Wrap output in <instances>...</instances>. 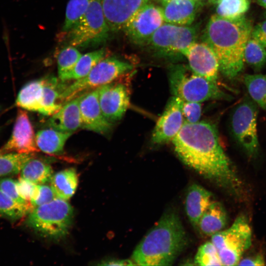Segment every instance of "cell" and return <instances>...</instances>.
Returning <instances> with one entry per match:
<instances>
[{"instance_id": "6da1fadb", "label": "cell", "mask_w": 266, "mask_h": 266, "mask_svg": "<svg viewBox=\"0 0 266 266\" xmlns=\"http://www.w3.org/2000/svg\"><path fill=\"white\" fill-rule=\"evenodd\" d=\"M172 142L176 155L187 166L223 187L238 191L240 180L213 124L206 121L184 123Z\"/></svg>"}, {"instance_id": "7a4b0ae2", "label": "cell", "mask_w": 266, "mask_h": 266, "mask_svg": "<svg viewBox=\"0 0 266 266\" xmlns=\"http://www.w3.org/2000/svg\"><path fill=\"white\" fill-rule=\"evenodd\" d=\"M252 29L251 22L244 15L227 19L215 14L207 24L203 42L213 50L219 71L229 80H234L243 69L244 49Z\"/></svg>"}, {"instance_id": "3957f363", "label": "cell", "mask_w": 266, "mask_h": 266, "mask_svg": "<svg viewBox=\"0 0 266 266\" xmlns=\"http://www.w3.org/2000/svg\"><path fill=\"white\" fill-rule=\"evenodd\" d=\"M186 232L178 215L164 214L133 251L132 259L138 266H169L187 246Z\"/></svg>"}, {"instance_id": "277c9868", "label": "cell", "mask_w": 266, "mask_h": 266, "mask_svg": "<svg viewBox=\"0 0 266 266\" xmlns=\"http://www.w3.org/2000/svg\"><path fill=\"white\" fill-rule=\"evenodd\" d=\"M168 80L174 96L185 101L201 102L204 101L231 100L232 96L219 87L217 82L197 74L191 69L177 66L170 68Z\"/></svg>"}, {"instance_id": "5b68a950", "label": "cell", "mask_w": 266, "mask_h": 266, "mask_svg": "<svg viewBox=\"0 0 266 266\" xmlns=\"http://www.w3.org/2000/svg\"><path fill=\"white\" fill-rule=\"evenodd\" d=\"M73 213L72 206L66 200L56 198L34 208L30 212L27 223L41 235L58 239L67 233Z\"/></svg>"}, {"instance_id": "8992f818", "label": "cell", "mask_w": 266, "mask_h": 266, "mask_svg": "<svg viewBox=\"0 0 266 266\" xmlns=\"http://www.w3.org/2000/svg\"><path fill=\"white\" fill-rule=\"evenodd\" d=\"M132 68V65L116 58H104L84 77L74 81L69 85L65 84L60 100L64 104L86 92L116 80Z\"/></svg>"}, {"instance_id": "52a82bcc", "label": "cell", "mask_w": 266, "mask_h": 266, "mask_svg": "<svg viewBox=\"0 0 266 266\" xmlns=\"http://www.w3.org/2000/svg\"><path fill=\"white\" fill-rule=\"evenodd\" d=\"M110 32L101 0H92L82 17L66 33L70 45L85 47L105 41Z\"/></svg>"}, {"instance_id": "ba28073f", "label": "cell", "mask_w": 266, "mask_h": 266, "mask_svg": "<svg viewBox=\"0 0 266 266\" xmlns=\"http://www.w3.org/2000/svg\"><path fill=\"white\" fill-rule=\"evenodd\" d=\"M223 266L238 265L244 252L251 246L252 232L246 219L239 216L230 227L211 236Z\"/></svg>"}, {"instance_id": "9c48e42d", "label": "cell", "mask_w": 266, "mask_h": 266, "mask_svg": "<svg viewBox=\"0 0 266 266\" xmlns=\"http://www.w3.org/2000/svg\"><path fill=\"white\" fill-rule=\"evenodd\" d=\"M257 115L256 104L252 99L245 98L235 106L231 115L234 138L250 157L255 156L259 151Z\"/></svg>"}, {"instance_id": "30bf717a", "label": "cell", "mask_w": 266, "mask_h": 266, "mask_svg": "<svg viewBox=\"0 0 266 266\" xmlns=\"http://www.w3.org/2000/svg\"><path fill=\"white\" fill-rule=\"evenodd\" d=\"M196 29L191 27L163 24L153 33L147 44L159 54L184 55L195 42Z\"/></svg>"}, {"instance_id": "8fae6325", "label": "cell", "mask_w": 266, "mask_h": 266, "mask_svg": "<svg viewBox=\"0 0 266 266\" xmlns=\"http://www.w3.org/2000/svg\"><path fill=\"white\" fill-rule=\"evenodd\" d=\"M164 21L161 7L147 3L129 21L123 30L133 42L143 44L147 43Z\"/></svg>"}, {"instance_id": "7c38bea8", "label": "cell", "mask_w": 266, "mask_h": 266, "mask_svg": "<svg viewBox=\"0 0 266 266\" xmlns=\"http://www.w3.org/2000/svg\"><path fill=\"white\" fill-rule=\"evenodd\" d=\"M99 100L106 119L113 123L120 120L130 105V93L124 83L116 80L99 87Z\"/></svg>"}, {"instance_id": "4fadbf2b", "label": "cell", "mask_w": 266, "mask_h": 266, "mask_svg": "<svg viewBox=\"0 0 266 266\" xmlns=\"http://www.w3.org/2000/svg\"><path fill=\"white\" fill-rule=\"evenodd\" d=\"M181 102L180 98L174 96L167 101L153 131V144L160 145L172 141L181 130L184 123Z\"/></svg>"}, {"instance_id": "5bb4252c", "label": "cell", "mask_w": 266, "mask_h": 266, "mask_svg": "<svg viewBox=\"0 0 266 266\" xmlns=\"http://www.w3.org/2000/svg\"><path fill=\"white\" fill-rule=\"evenodd\" d=\"M35 134L27 112L18 111L12 134L6 143L0 148L2 153H34L39 151Z\"/></svg>"}, {"instance_id": "9a60e30c", "label": "cell", "mask_w": 266, "mask_h": 266, "mask_svg": "<svg viewBox=\"0 0 266 266\" xmlns=\"http://www.w3.org/2000/svg\"><path fill=\"white\" fill-rule=\"evenodd\" d=\"M80 110L82 128L106 135L112 128L113 123L103 115L99 100V87L81 94Z\"/></svg>"}, {"instance_id": "2e32d148", "label": "cell", "mask_w": 266, "mask_h": 266, "mask_svg": "<svg viewBox=\"0 0 266 266\" xmlns=\"http://www.w3.org/2000/svg\"><path fill=\"white\" fill-rule=\"evenodd\" d=\"M149 0H101L104 14L111 32L123 30L127 23Z\"/></svg>"}, {"instance_id": "e0dca14e", "label": "cell", "mask_w": 266, "mask_h": 266, "mask_svg": "<svg viewBox=\"0 0 266 266\" xmlns=\"http://www.w3.org/2000/svg\"><path fill=\"white\" fill-rule=\"evenodd\" d=\"M190 69L194 72L217 82L219 66L217 58L205 42L194 43L184 55Z\"/></svg>"}, {"instance_id": "ac0fdd59", "label": "cell", "mask_w": 266, "mask_h": 266, "mask_svg": "<svg viewBox=\"0 0 266 266\" xmlns=\"http://www.w3.org/2000/svg\"><path fill=\"white\" fill-rule=\"evenodd\" d=\"M81 96V94L66 101L51 115L47 121L49 127L60 132L72 133L82 128L79 106Z\"/></svg>"}, {"instance_id": "d6986e66", "label": "cell", "mask_w": 266, "mask_h": 266, "mask_svg": "<svg viewBox=\"0 0 266 266\" xmlns=\"http://www.w3.org/2000/svg\"><path fill=\"white\" fill-rule=\"evenodd\" d=\"M199 6L197 0H168L163 2L161 8L166 23L188 26L195 20Z\"/></svg>"}, {"instance_id": "ffe728a7", "label": "cell", "mask_w": 266, "mask_h": 266, "mask_svg": "<svg viewBox=\"0 0 266 266\" xmlns=\"http://www.w3.org/2000/svg\"><path fill=\"white\" fill-rule=\"evenodd\" d=\"M213 201L211 193L201 186L194 184L189 188L185 199V210L194 227H197L200 217Z\"/></svg>"}, {"instance_id": "44dd1931", "label": "cell", "mask_w": 266, "mask_h": 266, "mask_svg": "<svg viewBox=\"0 0 266 266\" xmlns=\"http://www.w3.org/2000/svg\"><path fill=\"white\" fill-rule=\"evenodd\" d=\"M227 220V213L222 204L213 200L203 213L196 228L203 234L212 236L222 230Z\"/></svg>"}, {"instance_id": "7402d4cb", "label": "cell", "mask_w": 266, "mask_h": 266, "mask_svg": "<svg viewBox=\"0 0 266 266\" xmlns=\"http://www.w3.org/2000/svg\"><path fill=\"white\" fill-rule=\"evenodd\" d=\"M44 81V77L25 84L18 93L16 105L23 109L40 113Z\"/></svg>"}, {"instance_id": "603a6c76", "label": "cell", "mask_w": 266, "mask_h": 266, "mask_svg": "<svg viewBox=\"0 0 266 266\" xmlns=\"http://www.w3.org/2000/svg\"><path fill=\"white\" fill-rule=\"evenodd\" d=\"M72 133L60 132L52 128L39 131L35 140L39 150L50 155H59L64 152L65 143Z\"/></svg>"}, {"instance_id": "cb8c5ba5", "label": "cell", "mask_w": 266, "mask_h": 266, "mask_svg": "<svg viewBox=\"0 0 266 266\" xmlns=\"http://www.w3.org/2000/svg\"><path fill=\"white\" fill-rule=\"evenodd\" d=\"M43 89L41 109L40 113L51 116L57 111L63 104L60 96L64 86V82H60L53 76L45 77Z\"/></svg>"}, {"instance_id": "d4e9b609", "label": "cell", "mask_w": 266, "mask_h": 266, "mask_svg": "<svg viewBox=\"0 0 266 266\" xmlns=\"http://www.w3.org/2000/svg\"><path fill=\"white\" fill-rule=\"evenodd\" d=\"M78 176L74 168H68L53 175L51 186L57 198L67 200L74 194L78 185Z\"/></svg>"}, {"instance_id": "484cf974", "label": "cell", "mask_w": 266, "mask_h": 266, "mask_svg": "<svg viewBox=\"0 0 266 266\" xmlns=\"http://www.w3.org/2000/svg\"><path fill=\"white\" fill-rule=\"evenodd\" d=\"M105 50L100 49L82 55L74 67L59 78L62 82L75 81L86 76L95 66L104 59Z\"/></svg>"}, {"instance_id": "4316f807", "label": "cell", "mask_w": 266, "mask_h": 266, "mask_svg": "<svg viewBox=\"0 0 266 266\" xmlns=\"http://www.w3.org/2000/svg\"><path fill=\"white\" fill-rule=\"evenodd\" d=\"M20 173L21 177L37 185L50 181L53 175L51 166L35 156L26 163Z\"/></svg>"}, {"instance_id": "83f0119b", "label": "cell", "mask_w": 266, "mask_h": 266, "mask_svg": "<svg viewBox=\"0 0 266 266\" xmlns=\"http://www.w3.org/2000/svg\"><path fill=\"white\" fill-rule=\"evenodd\" d=\"M243 82L251 99L263 109H266V74H245Z\"/></svg>"}, {"instance_id": "f1b7e54d", "label": "cell", "mask_w": 266, "mask_h": 266, "mask_svg": "<svg viewBox=\"0 0 266 266\" xmlns=\"http://www.w3.org/2000/svg\"><path fill=\"white\" fill-rule=\"evenodd\" d=\"M34 156V153L0 152V177L19 173L26 163Z\"/></svg>"}, {"instance_id": "f546056e", "label": "cell", "mask_w": 266, "mask_h": 266, "mask_svg": "<svg viewBox=\"0 0 266 266\" xmlns=\"http://www.w3.org/2000/svg\"><path fill=\"white\" fill-rule=\"evenodd\" d=\"M266 48L251 36L244 52V60L255 71L261 70L266 65Z\"/></svg>"}, {"instance_id": "4dcf8cb0", "label": "cell", "mask_w": 266, "mask_h": 266, "mask_svg": "<svg viewBox=\"0 0 266 266\" xmlns=\"http://www.w3.org/2000/svg\"><path fill=\"white\" fill-rule=\"evenodd\" d=\"M33 209L17 202L0 189V216L13 220L22 218Z\"/></svg>"}, {"instance_id": "1f68e13d", "label": "cell", "mask_w": 266, "mask_h": 266, "mask_svg": "<svg viewBox=\"0 0 266 266\" xmlns=\"http://www.w3.org/2000/svg\"><path fill=\"white\" fill-rule=\"evenodd\" d=\"M249 7V0H218L216 14L225 18H236L244 15Z\"/></svg>"}, {"instance_id": "d6a6232c", "label": "cell", "mask_w": 266, "mask_h": 266, "mask_svg": "<svg viewBox=\"0 0 266 266\" xmlns=\"http://www.w3.org/2000/svg\"><path fill=\"white\" fill-rule=\"evenodd\" d=\"M92 0H69L66 11L63 31L68 32L82 17L89 7Z\"/></svg>"}, {"instance_id": "836d02e7", "label": "cell", "mask_w": 266, "mask_h": 266, "mask_svg": "<svg viewBox=\"0 0 266 266\" xmlns=\"http://www.w3.org/2000/svg\"><path fill=\"white\" fill-rule=\"evenodd\" d=\"M82 55L74 46L69 45L63 48L57 57L59 78L71 70Z\"/></svg>"}, {"instance_id": "e575fe53", "label": "cell", "mask_w": 266, "mask_h": 266, "mask_svg": "<svg viewBox=\"0 0 266 266\" xmlns=\"http://www.w3.org/2000/svg\"><path fill=\"white\" fill-rule=\"evenodd\" d=\"M199 266H223L218 252L212 241H207L198 249L194 260Z\"/></svg>"}, {"instance_id": "d590c367", "label": "cell", "mask_w": 266, "mask_h": 266, "mask_svg": "<svg viewBox=\"0 0 266 266\" xmlns=\"http://www.w3.org/2000/svg\"><path fill=\"white\" fill-rule=\"evenodd\" d=\"M181 109L184 123H195L199 121L201 115L200 102L181 100Z\"/></svg>"}, {"instance_id": "8d00e7d4", "label": "cell", "mask_w": 266, "mask_h": 266, "mask_svg": "<svg viewBox=\"0 0 266 266\" xmlns=\"http://www.w3.org/2000/svg\"><path fill=\"white\" fill-rule=\"evenodd\" d=\"M16 186L19 195L26 201L31 203L36 198L38 185L33 183L21 177L16 181Z\"/></svg>"}, {"instance_id": "74e56055", "label": "cell", "mask_w": 266, "mask_h": 266, "mask_svg": "<svg viewBox=\"0 0 266 266\" xmlns=\"http://www.w3.org/2000/svg\"><path fill=\"white\" fill-rule=\"evenodd\" d=\"M0 189L17 202L33 207L31 203L24 200L19 195L16 180L10 178L0 179Z\"/></svg>"}, {"instance_id": "f35d334b", "label": "cell", "mask_w": 266, "mask_h": 266, "mask_svg": "<svg viewBox=\"0 0 266 266\" xmlns=\"http://www.w3.org/2000/svg\"><path fill=\"white\" fill-rule=\"evenodd\" d=\"M57 198L51 186L38 185V191L36 198L31 203L33 208L48 203Z\"/></svg>"}, {"instance_id": "ab89813d", "label": "cell", "mask_w": 266, "mask_h": 266, "mask_svg": "<svg viewBox=\"0 0 266 266\" xmlns=\"http://www.w3.org/2000/svg\"><path fill=\"white\" fill-rule=\"evenodd\" d=\"M251 36L266 48V19L253 27Z\"/></svg>"}, {"instance_id": "60d3db41", "label": "cell", "mask_w": 266, "mask_h": 266, "mask_svg": "<svg viewBox=\"0 0 266 266\" xmlns=\"http://www.w3.org/2000/svg\"><path fill=\"white\" fill-rule=\"evenodd\" d=\"M265 261L261 254L241 259L238 264L239 266H265Z\"/></svg>"}, {"instance_id": "b9f144b4", "label": "cell", "mask_w": 266, "mask_h": 266, "mask_svg": "<svg viewBox=\"0 0 266 266\" xmlns=\"http://www.w3.org/2000/svg\"><path fill=\"white\" fill-rule=\"evenodd\" d=\"M100 265L105 266H133L135 265L133 260H110L102 262Z\"/></svg>"}, {"instance_id": "7bdbcfd3", "label": "cell", "mask_w": 266, "mask_h": 266, "mask_svg": "<svg viewBox=\"0 0 266 266\" xmlns=\"http://www.w3.org/2000/svg\"><path fill=\"white\" fill-rule=\"evenodd\" d=\"M257 3L266 9V0H256Z\"/></svg>"}, {"instance_id": "ee69618b", "label": "cell", "mask_w": 266, "mask_h": 266, "mask_svg": "<svg viewBox=\"0 0 266 266\" xmlns=\"http://www.w3.org/2000/svg\"><path fill=\"white\" fill-rule=\"evenodd\" d=\"M160 0L164 2H165V1H167L168 0Z\"/></svg>"}, {"instance_id": "f6af8a7d", "label": "cell", "mask_w": 266, "mask_h": 266, "mask_svg": "<svg viewBox=\"0 0 266 266\" xmlns=\"http://www.w3.org/2000/svg\"><path fill=\"white\" fill-rule=\"evenodd\" d=\"M265 15L266 16V12H265Z\"/></svg>"}]
</instances>
